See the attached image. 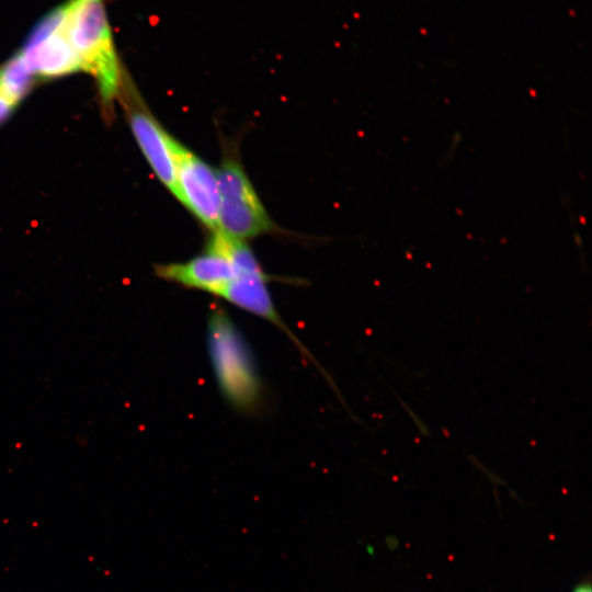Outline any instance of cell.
I'll use <instances>...</instances> for the list:
<instances>
[{
  "label": "cell",
  "instance_id": "cell-1",
  "mask_svg": "<svg viewBox=\"0 0 592 592\" xmlns=\"http://www.w3.org/2000/svg\"><path fill=\"white\" fill-rule=\"evenodd\" d=\"M68 38L91 75L104 105L110 106L124 88V75L114 45L103 0H68Z\"/></svg>",
  "mask_w": 592,
  "mask_h": 592
},
{
  "label": "cell",
  "instance_id": "cell-2",
  "mask_svg": "<svg viewBox=\"0 0 592 592\" xmlns=\"http://www.w3.org/2000/svg\"><path fill=\"white\" fill-rule=\"evenodd\" d=\"M207 348L224 398L241 412L251 413L263 401V385L244 338L220 308L209 312Z\"/></svg>",
  "mask_w": 592,
  "mask_h": 592
},
{
  "label": "cell",
  "instance_id": "cell-3",
  "mask_svg": "<svg viewBox=\"0 0 592 592\" xmlns=\"http://www.w3.org/2000/svg\"><path fill=\"white\" fill-rule=\"evenodd\" d=\"M219 189L218 232L246 241L272 229L271 221L241 164L225 159L216 170Z\"/></svg>",
  "mask_w": 592,
  "mask_h": 592
},
{
  "label": "cell",
  "instance_id": "cell-4",
  "mask_svg": "<svg viewBox=\"0 0 592 592\" xmlns=\"http://www.w3.org/2000/svg\"><path fill=\"white\" fill-rule=\"evenodd\" d=\"M68 0L32 29L19 54L35 79H55L82 71L67 35Z\"/></svg>",
  "mask_w": 592,
  "mask_h": 592
},
{
  "label": "cell",
  "instance_id": "cell-5",
  "mask_svg": "<svg viewBox=\"0 0 592 592\" xmlns=\"http://www.w3.org/2000/svg\"><path fill=\"white\" fill-rule=\"evenodd\" d=\"M155 273L167 282L220 298L235 271L223 235L214 231L200 254L186 261L156 265Z\"/></svg>",
  "mask_w": 592,
  "mask_h": 592
},
{
  "label": "cell",
  "instance_id": "cell-6",
  "mask_svg": "<svg viewBox=\"0 0 592 592\" xmlns=\"http://www.w3.org/2000/svg\"><path fill=\"white\" fill-rule=\"evenodd\" d=\"M213 232L218 227L219 189L216 170L182 144L178 148L173 195Z\"/></svg>",
  "mask_w": 592,
  "mask_h": 592
},
{
  "label": "cell",
  "instance_id": "cell-7",
  "mask_svg": "<svg viewBox=\"0 0 592 592\" xmlns=\"http://www.w3.org/2000/svg\"><path fill=\"white\" fill-rule=\"evenodd\" d=\"M128 105V123L133 136L156 178L174 195L180 143L143 104L134 99Z\"/></svg>",
  "mask_w": 592,
  "mask_h": 592
},
{
  "label": "cell",
  "instance_id": "cell-8",
  "mask_svg": "<svg viewBox=\"0 0 592 592\" xmlns=\"http://www.w3.org/2000/svg\"><path fill=\"white\" fill-rule=\"evenodd\" d=\"M34 82L35 78L19 52L0 66V94L16 106L31 91Z\"/></svg>",
  "mask_w": 592,
  "mask_h": 592
},
{
  "label": "cell",
  "instance_id": "cell-9",
  "mask_svg": "<svg viewBox=\"0 0 592 592\" xmlns=\"http://www.w3.org/2000/svg\"><path fill=\"white\" fill-rule=\"evenodd\" d=\"M16 105L0 94V126L12 115Z\"/></svg>",
  "mask_w": 592,
  "mask_h": 592
},
{
  "label": "cell",
  "instance_id": "cell-10",
  "mask_svg": "<svg viewBox=\"0 0 592 592\" xmlns=\"http://www.w3.org/2000/svg\"><path fill=\"white\" fill-rule=\"evenodd\" d=\"M573 592H591L590 584H582L578 587Z\"/></svg>",
  "mask_w": 592,
  "mask_h": 592
}]
</instances>
